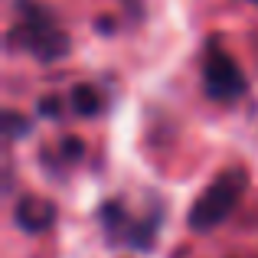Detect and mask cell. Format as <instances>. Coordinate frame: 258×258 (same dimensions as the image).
Wrapping results in <instances>:
<instances>
[{"mask_svg": "<svg viewBox=\"0 0 258 258\" xmlns=\"http://www.w3.org/2000/svg\"><path fill=\"white\" fill-rule=\"evenodd\" d=\"M39 114H46V118H56L59 114V98L56 95H46V98L39 101Z\"/></svg>", "mask_w": 258, "mask_h": 258, "instance_id": "cell-8", "label": "cell"}, {"mask_svg": "<svg viewBox=\"0 0 258 258\" xmlns=\"http://www.w3.org/2000/svg\"><path fill=\"white\" fill-rule=\"evenodd\" d=\"M85 154V144L79 138H62V157L66 160H79Z\"/></svg>", "mask_w": 258, "mask_h": 258, "instance_id": "cell-7", "label": "cell"}, {"mask_svg": "<svg viewBox=\"0 0 258 258\" xmlns=\"http://www.w3.org/2000/svg\"><path fill=\"white\" fill-rule=\"evenodd\" d=\"M245 186H248V173L242 170V167L219 173L216 183L193 203V209H189V229L209 232V229H216L219 222H226L229 216H232V209L239 206Z\"/></svg>", "mask_w": 258, "mask_h": 258, "instance_id": "cell-1", "label": "cell"}, {"mask_svg": "<svg viewBox=\"0 0 258 258\" xmlns=\"http://www.w3.org/2000/svg\"><path fill=\"white\" fill-rule=\"evenodd\" d=\"M72 108L79 118H95L101 111V95L95 85H76L72 88Z\"/></svg>", "mask_w": 258, "mask_h": 258, "instance_id": "cell-5", "label": "cell"}, {"mask_svg": "<svg viewBox=\"0 0 258 258\" xmlns=\"http://www.w3.org/2000/svg\"><path fill=\"white\" fill-rule=\"evenodd\" d=\"M203 79H206V95L216 98V101L239 98V95L245 92V76H242V69L219 49L206 59V76Z\"/></svg>", "mask_w": 258, "mask_h": 258, "instance_id": "cell-2", "label": "cell"}, {"mask_svg": "<svg viewBox=\"0 0 258 258\" xmlns=\"http://www.w3.org/2000/svg\"><path fill=\"white\" fill-rule=\"evenodd\" d=\"M7 138H26V131H30V121L23 118V114H17V111H7Z\"/></svg>", "mask_w": 258, "mask_h": 258, "instance_id": "cell-6", "label": "cell"}, {"mask_svg": "<svg viewBox=\"0 0 258 258\" xmlns=\"http://www.w3.org/2000/svg\"><path fill=\"white\" fill-rule=\"evenodd\" d=\"M101 216H105V222H108V226H118V222H121V206H118V203H105V209H101Z\"/></svg>", "mask_w": 258, "mask_h": 258, "instance_id": "cell-9", "label": "cell"}, {"mask_svg": "<svg viewBox=\"0 0 258 258\" xmlns=\"http://www.w3.org/2000/svg\"><path fill=\"white\" fill-rule=\"evenodd\" d=\"M95 26H98V30H101V33H108V30H114V23H111V20H108V17H101V20H98V23H95Z\"/></svg>", "mask_w": 258, "mask_h": 258, "instance_id": "cell-10", "label": "cell"}, {"mask_svg": "<svg viewBox=\"0 0 258 258\" xmlns=\"http://www.w3.org/2000/svg\"><path fill=\"white\" fill-rule=\"evenodd\" d=\"M26 46H30V52L36 59L56 62V59H62L66 52H69V36L52 30V26H46V23H39V26H30V30H26Z\"/></svg>", "mask_w": 258, "mask_h": 258, "instance_id": "cell-3", "label": "cell"}, {"mask_svg": "<svg viewBox=\"0 0 258 258\" xmlns=\"http://www.w3.org/2000/svg\"><path fill=\"white\" fill-rule=\"evenodd\" d=\"M56 222V206L39 196H26L17 203V226L26 232H46V229Z\"/></svg>", "mask_w": 258, "mask_h": 258, "instance_id": "cell-4", "label": "cell"}, {"mask_svg": "<svg viewBox=\"0 0 258 258\" xmlns=\"http://www.w3.org/2000/svg\"><path fill=\"white\" fill-rule=\"evenodd\" d=\"M255 4H258V0H255Z\"/></svg>", "mask_w": 258, "mask_h": 258, "instance_id": "cell-11", "label": "cell"}]
</instances>
